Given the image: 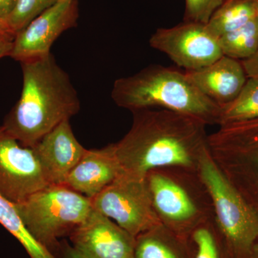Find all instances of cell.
I'll return each instance as SVG.
<instances>
[{
	"instance_id": "ba28073f",
	"label": "cell",
	"mask_w": 258,
	"mask_h": 258,
	"mask_svg": "<svg viewBox=\"0 0 258 258\" xmlns=\"http://www.w3.org/2000/svg\"><path fill=\"white\" fill-rule=\"evenodd\" d=\"M90 200L94 210L114 220L135 238L161 224L153 205L147 176L123 173Z\"/></svg>"
},
{
	"instance_id": "9a60e30c",
	"label": "cell",
	"mask_w": 258,
	"mask_h": 258,
	"mask_svg": "<svg viewBox=\"0 0 258 258\" xmlns=\"http://www.w3.org/2000/svg\"><path fill=\"white\" fill-rule=\"evenodd\" d=\"M185 74L204 96L220 106L233 101L248 79L242 62L225 55L203 69Z\"/></svg>"
},
{
	"instance_id": "52a82bcc",
	"label": "cell",
	"mask_w": 258,
	"mask_h": 258,
	"mask_svg": "<svg viewBox=\"0 0 258 258\" xmlns=\"http://www.w3.org/2000/svg\"><path fill=\"white\" fill-rule=\"evenodd\" d=\"M208 142L217 167L258 215V118L220 125Z\"/></svg>"
},
{
	"instance_id": "8992f818",
	"label": "cell",
	"mask_w": 258,
	"mask_h": 258,
	"mask_svg": "<svg viewBox=\"0 0 258 258\" xmlns=\"http://www.w3.org/2000/svg\"><path fill=\"white\" fill-rule=\"evenodd\" d=\"M199 175L210 192L214 216L230 258H249L258 239V215L220 170L209 148L200 160Z\"/></svg>"
},
{
	"instance_id": "9c48e42d",
	"label": "cell",
	"mask_w": 258,
	"mask_h": 258,
	"mask_svg": "<svg viewBox=\"0 0 258 258\" xmlns=\"http://www.w3.org/2000/svg\"><path fill=\"white\" fill-rule=\"evenodd\" d=\"M149 45L186 71L203 69L224 55L218 38L207 24L195 22L158 29L151 37Z\"/></svg>"
},
{
	"instance_id": "7a4b0ae2",
	"label": "cell",
	"mask_w": 258,
	"mask_h": 258,
	"mask_svg": "<svg viewBox=\"0 0 258 258\" xmlns=\"http://www.w3.org/2000/svg\"><path fill=\"white\" fill-rule=\"evenodd\" d=\"M20 64L21 95L3 125L22 146L32 148L61 122L77 114L81 102L69 74L52 53Z\"/></svg>"
},
{
	"instance_id": "7c38bea8",
	"label": "cell",
	"mask_w": 258,
	"mask_h": 258,
	"mask_svg": "<svg viewBox=\"0 0 258 258\" xmlns=\"http://www.w3.org/2000/svg\"><path fill=\"white\" fill-rule=\"evenodd\" d=\"M69 237L86 258H135V237L93 208Z\"/></svg>"
},
{
	"instance_id": "6da1fadb",
	"label": "cell",
	"mask_w": 258,
	"mask_h": 258,
	"mask_svg": "<svg viewBox=\"0 0 258 258\" xmlns=\"http://www.w3.org/2000/svg\"><path fill=\"white\" fill-rule=\"evenodd\" d=\"M132 112V127L113 144L124 174L145 177L153 169L174 166L198 171L208 149L205 122L163 108Z\"/></svg>"
},
{
	"instance_id": "4316f807",
	"label": "cell",
	"mask_w": 258,
	"mask_h": 258,
	"mask_svg": "<svg viewBox=\"0 0 258 258\" xmlns=\"http://www.w3.org/2000/svg\"><path fill=\"white\" fill-rule=\"evenodd\" d=\"M18 0H0V18L5 19L9 17Z\"/></svg>"
},
{
	"instance_id": "603a6c76",
	"label": "cell",
	"mask_w": 258,
	"mask_h": 258,
	"mask_svg": "<svg viewBox=\"0 0 258 258\" xmlns=\"http://www.w3.org/2000/svg\"><path fill=\"white\" fill-rule=\"evenodd\" d=\"M225 0H185L184 21L207 24Z\"/></svg>"
},
{
	"instance_id": "4fadbf2b",
	"label": "cell",
	"mask_w": 258,
	"mask_h": 258,
	"mask_svg": "<svg viewBox=\"0 0 258 258\" xmlns=\"http://www.w3.org/2000/svg\"><path fill=\"white\" fill-rule=\"evenodd\" d=\"M70 120L61 122L33 147L49 184H64L86 149L75 137Z\"/></svg>"
},
{
	"instance_id": "5bb4252c",
	"label": "cell",
	"mask_w": 258,
	"mask_h": 258,
	"mask_svg": "<svg viewBox=\"0 0 258 258\" xmlns=\"http://www.w3.org/2000/svg\"><path fill=\"white\" fill-rule=\"evenodd\" d=\"M115 156L114 144L99 149H86L71 171L64 185L91 199L123 174Z\"/></svg>"
},
{
	"instance_id": "ffe728a7",
	"label": "cell",
	"mask_w": 258,
	"mask_h": 258,
	"mask_svg": "<svg viewBox=\"0 0 258 258\" xmlns=\"http://www.w3.org/2000/svg\"><path fill=\"white\" fill-rule=\"evenodd\" d=\"M258 118V79L248 78L238 96L220 106L219 126Z\"/></svg>"
},
{
	"instance_id": "277c9868",
	"label": "cell",
	"mask_w": 258,
	"mask_h": 258,
	"mask_svg": "<svg viewBox=\"0 0 258 258\" xmlns=\"http://www.w3.org/2000/svg\"><path fill=\"white\" fill-rule=\"evenodd\" d=\"M147 180L161 225L181 240L188 242L199 225L214 217L211 197L198 171L159 168L149 171Z\"/></svg>"
},
{
	"instance_id": "7402d4cb",
	"label": "cell",
	"mask_w": 258,
	"mask_h": 258,
	"mask_svg": "<svg viewBox=\"0 0 258 258\" xmlns=\"http://www.w3.org/2000/svg\"><path fill=\"white\" fill-rule=\"evenodd\" d=\"M59 0H18L14 10L7 18L10 28L17 34L32 20Z\"/></svg>"
},
{
	"instance_id": "30bf717a",
	"label": "cell",
	"mask_w": 258,
	"mask_h": 258,
	"mask_svg": "<svg viewBox=\"0 0 258 258\" xmlns=\"http://www.w3.org/2000/svg\"><path fill=\"white\" fill-rule=\"evenodd\" d=\"M49 185L33 149L22 146L0 125V194L18 204Z\"/></svg>"
},
{
	"instance_id": "5b68a950",
	"label": "cell",
	"mask_w": 258,
	"mask_h": 258,
	"mask_svg": "<svg viewBox=\"0 0 258 258\" xmlns=\"http://www.w3.org/2000/svg\"><path fill=\"white\" fill-rule=\"evenodd\" d=\"M15 205L30 233L54 255L59 240L69 237L93 210L89 198L64 184L49 185Z\"/></svg>"
},
{
	"instance_id": "484cf974",
	"label": "cell",
	"mask_w": 258,
	"mask_h": 258,
	"mask_svg": "<svg viewBox=\"0 0 258 258\" xmlns=\"http://www.w3.org/2000/svg\"><path fill=\"white\" fill-rule=\"evenodd\" d=\"M15 35L16 33L10 28L7 20L0 18V41H13Z\"/></svg>"
},
{
	"instance_id": "8fae6325",
	"label": "cell",
	"mask_w": 258,
	"mask_h": 258,
	"mask_svg": "<svg viewBox=\"0 0 258 258\" xmlns=\"http://www.w3.org/2000/svg\"><path fill=\"white\" fill-rule=\"evenodd\" d=\"M77 0H59L17 32L9 57L20 62L49 55L55 40L77 26Z\"/></svg>"
},
{
	"instance_id": "3957f363",
	"label": "cell",
	"mask_w": 258,
	"mask_h": 258,
	"mask_svg": "<svg viewBox=\"0 0 258 258\" xmlns=\"http://www.w3.org/2000/svg\"><path fill=\"white\" fill-rule=\"evenodd\" d=\"M111 98L131 111L163 108L191 115L207 125L218 124L220 106L204 96L185 73L164 66H149L117 79Z\"/></svg>"
},
{
	"instance_id": "d4e9b609",
	"label": "cell",
	"mask_w": 258,
	"mask_h": 258,
	"mask_svg": "<svg viewBox=\"0 0 258 258\" xmlns=\"http://www.w3.org/2000/svg\"><path fill=\"white\" fill-rule=\"evenodd\" d=\"M242 64L247 78L258 79V52L250 58L242 60Z\"/></svg>"
},
{
	"instance_id": "83f0119b",
	"label": "cell",
	"mask_w": 258,
	"mask_h": 258,
	"mask_svg": "<svg viewBox=\"0 0 258 258\" xmlns=\"http://www.w3.org/2000/svg\"><path fill=\"white\" fill-rule=\"evenodd\" d=\"M13 42L9 40L0 41V59L10 56L12 47H13Z\"/></svg>"
},
{
	"instance_id": "f1b7e54d",
	"label": "cell",
	"mask_w": 258,
	"mask_h": 258,
	"mask_svg": "<svg viewBox=\"0 0 258 258\" xmlns=\"http://www.w3.org/2000/svg\"><path fill=\"white\" fill-rule=\"evenodd\" d=\"M249 258H258V239L254 242L252 251H251L250 256Z\"/></svg>"
},
{
	"instance_id": "44dd1931",
	"label": "cell",
	"mask_w": 258,
	"mask_h": 258,
	"mask_svg": "<svg viewBox=\"0 0 258 258\" xmlns=\"http://www.w3.org/2000/svg\"><path fill=\"white\" fill-rule=\"evenodd\" d=\"M222 53L239 60H247L258 52V15L242 28L219 38Z\"/></svg>"
},
{
	"instance_id": "2e32d148",
	"label": "cell",
	"mask_w": 258,
	"mask_h": 258,
	"mask_svg": "<svg viewBox=\"0 0 258 258\" xmlns=\"http://www.w3.org/2000/svg\"><path fill=\"white\" fill-rule=\"evenodd\" d=\"M135 258H191L188 242L159 225L136 237Z\"/></svg>"
},
{
	"instance_id": "cb8c5ba5",
	"label": "cell",
	"mask_w": 258,
	"mask_h": 258,
	"mask_svg": "<svg viewBox=\"0 0 258 258\" xmlns=\"http://www.w3.org/2000/svg\"><path fill=\"white\" fill-rule=\"evenodd\" d=\"M55 255L57 258H86L66 240L60 242Z\"/></svg>"
},
{
	"instance_id": "e0dca14e",
	"label": "cell",
	"mask_w": 258,
	"mask_h": 258,
	"mask_svg": "<svg viewBox=\"0 0 258 258\" xmlns=\"http://www.w3.org/2000/svg\"><path fill=\"white\" fill-rule=\"evenodd\" d=\"M258 15V0H225L207 23L217 38L235 31Z\"/></svg>"
},
{
	"instance_id": "ac0fdd59",
	"label": "cell",
	"mask_w": 258,
	"mask_h": 258,
	"mask_svg": "<svg viewBox=\"0 0 258 258\" xmlns=\"http://www.w3.org/2000/svg\"><path fill=\"white\" fill-rule=\"evenodd\" d=\"M0 224L20 242L30 258H57L24 225L15 204L0 194Z\"/></svg>"
},
{
	"instance_id": "d6986e66",
	"label": "cell",
	"mask_w": 258,
	"mask_h": 258,
	"mask_svg": "<svg viewBox=\"0 0 258 258\" xmlns=\"http://www.w3.org/2000/svg\"><path fill=\"white\" fill-rule=\"evenodd\" d=\"M188 244L191 258H230L215 216L193 231Z\"/></svg>"
}]
</instances>
